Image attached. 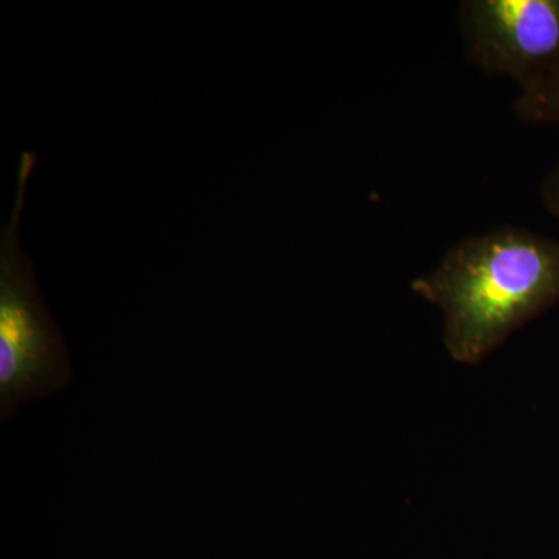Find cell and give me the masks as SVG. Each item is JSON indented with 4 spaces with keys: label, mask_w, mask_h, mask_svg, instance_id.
<instances>
[{
    "label": "cell",
    "mask_w": 559,
    "mask_h": 559,
    "mask_svg": "<svg viewBox=\"0 0 559 559\" xmlns=\"http://www.w3.org/2000/svg\"><path fill=\"white\" fill-rule=\"evenodd\" d=\"M411 288L440 308L451 358L476 366L559 304V240L520 227L471 235Z\"/></svg>",
    "instance_id": "obj_1"
},
{
    "label": "cell",
    "mask_w": 559,
    "mask_h": 559,
    "mask_svg": "<svg viewBox=\"0 0 559 559\" xmlns=\"http://www.w3.org/2000/svg\"><path fill=\"white\" fill-rule=\"evenodd\" d=\"M38 164L24 151L9 223L0 231V395L2 404L57 380L64 353L58 330L36 289L31 261L21 248L25 189Z\"/></svg>",
    "instance_id": "obj_2"
},
{
    "label": "cell",
    "mask_w": 559,
    "mask_h": 559,
    "mask_svg": "<svg viewBox=\"0 0 559 559\" xmlns=\"http://www.w3.org/2000/svg\"><path fill=\"white\" fill-rule=\"evenodd\" d=\"M466 60L520 91L559 73V0H465L457 13Z\"/></svg>",
    "instance_id": "obj_3"
},
{
    "label": "cell",
    "mask_w": 559,
    "mask_h": 559,
    "mask_svg": "<svg viewBox=\"0 0 559 559\" xmlns=\"http://www.w3.org/2000/svg\"><path fill=\"white\" fill-rule=\"evenodd\" d=\"M513 108L518 119L525 123L559 128V73L520 91Z\"/></svg>",
    "instance_id": "obj_4"
},
{
    "label": "cell",
    "mask_w": 559,
    "mask_h": 559,
    "mask_svg": "<svg viewBox=\"0 0 559 559\" xmlns=\"http://www.w3.org/2000/svg\"><path fill=\"white\" fill-rule=\"evenodd\" d=\"M540 200L550 215L559 219V165L547 175L540 186Z\"/></svg>",
    "instance_id": "obj_5"
}]
</instances>
